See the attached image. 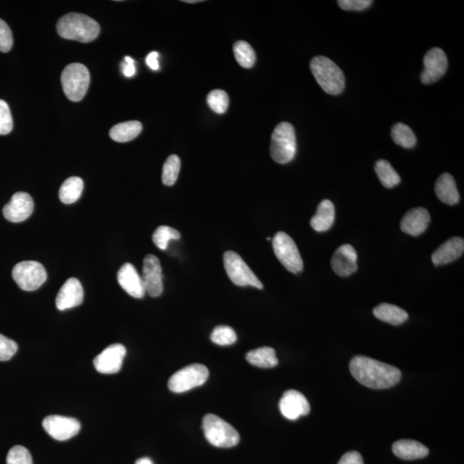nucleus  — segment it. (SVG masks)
Returning a JSON list of instances; mask_svg holds the SVG:
<instances>
[{"label":"nucleus","mask_w":464,"mask_h":464,"mask_svg":"<svg viewBox=\"0 0 464 464\" xmlns=\"http://www.w3.org/2000/svg\"><path fill=\"white\" fill-rule=\"evenodd\" d=\"M350 371L358 382L376 390L395 386L401 378L398 368L366 356L354 357L350 362Z\"/></svg>","instance_id":"f257e3e1"},{"label":"nucleus","mask_w":464,"mask_h":464,"mask_svg":"<svg viewBox=\"0 0 464 464\" xmlns=\"http://www.w3.org/2000/svg\"><path fill=\"white\" fill-rule=\"evenodd\" d=\"M58 34L65 39L86 43L94 41L99 35L97 21L86 15L69 14L62 16L57 23Z\"/></svg>","instance_id":"f03ea898"},{"label":"nucleus","mask_w":464,"mask_h":464,"mask_svg":"<svg viewBox=\"0 0 464 464\" xmlns=\"http://www.w3.org/2000/svg\"><path fill=\"white\" fill-rule=\"evenodd\" d=\"M309 66L313 76L326 93L337 96L344 91V73L330 58L324 56L313 58Z\"/></svg>","instance_id":"7ed1b4c3"},{"label":"nucleus","mask_w":464,"mask_h":464,"mask_svg":"<svg viewBox=\"0 0 464 464\" xmlns=\"http://www.w3.org/2000/svg\"><path fill=\"white\" fill-rule=\"evenodd\" d=\"M202 428L207 441L219 448H232L240 441L237 431L228 422L212 413L204 417Z\"/></svg>","instance_id":"20e7f679"},{"label":"nucleus","mask_w":464,"mask_h":464,"mask_svg":"<svg viewBox=\"0 0 464 464\" xmlns=\"http://www.w3.org/2000/svg\"><path fill=\"white\" fill-rule=\"evenodd\" d=\"M297 152L296 135L294 126L282 123L274 128L271 138L270 153L278 164L286 165L294 160Z\"/></svg>","instance_id":"39448f33"},{"label":"nucleus","mask_w":464,"mask_h":464,"mask_svg":"<svg viewBox=\"0 0 464 464\" xmlns=\"http://www.w3.org/2000/svg\"><path fill=\"white\" fill-rule=\"evenodd\" d=\"M91 81L89 70L79 63L70 64L61 75L62 87L71 101L79 102L85 98Z\"/></svg>","instance_id":"423d86ee"},{"label":"nucleus","mask_w":464,"mask_h":464,"mask_svg":"<svg viewBox=\"0 0 464 464\" xmlns=\"http://www.w3.org/2000/svg\"><path fill=\"white\" fill-rule=\"evenodd\" d=\"M273 249L276 257L291 273L298 274L304 269V262L298 247L287 233L279 232L273 238Z\"/></svg>","instance_id":"0eeeda50"},{"label":"nucleus","mask_w":464,"mask_h":464,"mask_svg":"<svg viewBox=\"0 0 464 464\" xmlns=\"http://www.w3.org/2000/svg\"><path fill=\"white\" fill-rule=\"evenodd\" d=\"M208 377L209 371L207 366L202 364H192L171 376L168 387L174 393L187 392L192 388L202 386L207 382Z\"/></svg>","instance_id":"6e6552de"},{"label":"nucleus","mask_w":464,"mask_h":464,"mask_svg":"<svg viewBox=\"0 0 464 464\" xmlns=\"http://www.w3.org/2000/svg\"><path fill=\"white\" fill-rule=\"evenodd\" d=\"M225 271L230 279L238 287L250 286L262 289L263 285L257 276L249 269L239 254L229 250L224 254Z\"/></svg>","instance_id":"1a4fd4ad"},{"label":"nucleus","mask_w":464,"mask_h":464,"mask_svg":"<svg viewBox=\"0 0 464 464\" xmlns=\"http://www.w3.org/2000/svg\"><path fill=\"white\" fill-rule=\"evenodd\" d=\"M12 278L21 289L32 292L38 289L47 281V272L38 262L25 261L14 267Z\"/></svg>","instance_id":"9d476101"},{"label":"nucleus","mask_w":464,"mask_h":464,"mask_svg":"<svg viewBox=\"0 0 464 464\" xmlns=\"http://www.w3.org/2000/svg\"><path fill=\"white\" fill-rule=\"evenodd\" d=\"M46 432L54 440L65 441L77 435L81 429V422L75 418L62 416H49L43 421Z\"/></svg>","instance_id":"9b49d317"},{"label":"nucleus","mask_w":464,"mask_h":464,"mask_svg":"<svg viewBox=\"0 0 464 464\" xmlns=\"http://www.w3.org/2000/svg\"><path fill=\"white\" fill-rule=\"evenodd\" d=\"M424 70L421 81L424 85H431L440 79L448 68L446 54L440 48L430 49L424 56Z\"/></svg>","instance_id":"f8f14e48"},{"label":"nucleus","mask_w":464,"mask_h":464,"mask_svg":"<svg viewBox=\"0 0 464 464\" xmlns=\"http://www.w3.org/2000/svg\"><path fill=\"white\" fill-rule=\"evenodd\" d=\"M142 282L145 291L153 298L160 297L164 291L162 267L160 260L153 254H148L144 259Z\"/></svg>","instance_id":"ddd939ff"},{"label":"nucleus","mask_w":464,"mask_h":464,"mask_svg":"<svg viewBox=\"0 0 464 464\" xmlns=\"http://www.w3.org/2000/svg\"><path fill=\"white\" fill-rule=\"evenodd\" d=\"M127 350L123 345L116 344L108 346L94 359L96 370L103 374L118 373L123 366Z\"/></svg>","instance_id":"4468645a"},{"label":"nucleus","mask_w":464,"mask_h":464,"mask_svg":"<svg viewBox=\"0 0 464 464\" xmlns=\"http://www.w3.org/2000/svg\"><path fill=\"white\" fill-rule=\"evenodd\" d=\"M34 210V202L25 192H18L3 208V215L12 223H21L29 218Z\"/></svg>","instance_id":"2eb2a0df"},{"label":"nucleus","mask_w":464,"mask_h":464,"mask_svg":"<svg viewBox=\"0 0 464 464\" xmlns=\"http://www.w3.org/2000/svg\"><path fill=\"white\" fill-rule=\"evenodd\" d=\"M279 411L288 420H298L300 416L309 415L311 406L306 397L298 391L290 390L284 393L279 401Z\"/></svg>","instance_id":"dca6fc26"},{"label":"nucleus","mask_w":464,"mask_h":464,"mask_svg":"<svg viewBox=\"0 0 464 464\" xmlns=\"http://www.w3.org/2000/svg\"><path fill=\"white\" fill-rule=\"evenodd\" d=\"M358 254L352 245L344 244L336 250L331 260L332 269L341 277H348L358 269Z\"/></svg>","instance_id":"f3484780"},{"label":"nucleus","mask_w":464,"mask_h":464,"mask_svg":"<svg viewBox=\"0 0 464 464\" xmlns=\"http://www.w3.org/2000/svg\"><path fill=\"white\" fill-rule=\"evenodd\" d=\"M83 289L81 282L76 278H70L58 291L56 297V307L66 311L78 306L83 303Z\"/></svg>","instance_id":"a211bd4d"},{"label":"nucleus","mask_w":464,"mask_h":464,"mask_svg":"<svg viewBox=\"0 0 464 464\" xmlns=\"http://www.w3.org/2000/svg\"><path fill=\"white\" fill-rule=\"evenodd\" d=\"M120 286L128 294L135 299L144 298L145 291L142 278L135 266L125 263L117 274Z\"/></svg>","instance_id":"6ab92c4d"},{"label":"nucleus","mask_w":464,"mask_h":464,"mask_svg":"<svg viewBox=\"0 0 464 464\" xmlns=\"http://www.w3.org/2000/svg\"><path fill=\"white\" fill-rule=\"evenodd\" d=\"M430 213L423 207H416L409 210L401 221V229L411 236H419L428 227Z\"/></svg>","instance_id":"aec40b11"},{"label":"nucleus","mask_w":464,"mask_h":464,"mask_svg":"<svg viewBox=\"0 0 464 464\" xmlns=\"http://www.w3.org/2000/svg\"><path fill=\"white\" fill-rule=\"evenodd\" d=\"M464 252V240L462 237H451L441 244L432 254L434 265L441 266L458 260Z\"/></svg>","instance_id":"412c9836"},{"label":"nucleus","mask_w":464,"mask_h":464,"mask_svg":"<svg viewBox=\"0 0 464 464\" xmlns=\"http://www.w3.org/2000/svg\"><path fill=\"white\" fill-rule=\"evenodd\" d=\"M393 453L397 458L403 460L424 458L429 454L428 447L421 443L411 440H401L392 445Z\"/></svg>","instance_id":"4be33fe9"},{"label":"nucleus","mask_w":464,"mask_h":464,"mask_svg":"<svg viewBox=\"0 0 464 464\" xmlns=\"http://www.w3.org/2000/svg\"><path fill=\"white\" fill-rule=\"evenodd\" d=\"M435 193L443 203L453 206L458 203L460 195L455 180L449 173H445L438 178L435 183Z\"/></svg>","instance_id":"5701e85b"},{"label":"nucleus","mask_w":464,"mask_h":464,"mask_svg":"<svg viewBox=\"0 0 464 464\" xmlns=\"http://www.w3.org/2000/svg\"><path fill=\"white\" fill-rule=\"evenodd\" d=\"M336 210L332 202L324 200L317 207L316 213L311 220V225L317 232L329 231L334 223Z\"/></svg>","instance_id":"b1692460"},{"label":"nucleus","mask_w":464,"mask_h":464,"mask_svg":"<svg viewBox=\"0 0 464 464\" xmlns=\"http://www.w3.org/2000/svg\"><path fill=\"white\" fill-rule=\"evenodd\" d=\"M373 314L378 319L395 326L403 324L408 319L407 311L391 304L378 305L373 309Z\"/></svg>","instance_id":"393cba45"},{"label":"nucleus","mask_w":464,"mask_h":464,"mask_svg":"<svg viewBox=\"0 0 464 464\" xmlns=\"http://www.w3.org/2000/svg\"><path fill=\"white\" fill-rule=\"evenodd\" d=\"M246 359L250 365L259 368H273L278 365L279 361L276 357L275 350L269 346H263L249 351L246 354Z\"/></svg>","instance_id":"a878e982"},{"label":"nucleus","mask_w":464,"mask_h":464,"mask_svg":"<svg viewBox=\"0 0 464 464\" xmlns=\"http://www.w3.org/2000/svg\"><path fill=\"white\" fill-rule=\"evenodd\" d=\"M141 131L142 125L140 121L130 120L115 125L111 128L110 135L113 140L125 143L135 140Z\"/></svg>","instance_id":"bb28decb"},{"label":"nucleus","mask_w":464,"mask_h":464,"mask_svg":"<svg viewBox=\"0 0 464 464\" xmlns=\"http://www.w3.org/2000/svg\"><path fill=\"white\" fill-rule=\"evenodd\" d=\"M83 189V182L81 177H70L62 184L58 196L64 204H73L81 198Z\"/></svg>","instance_id":"cd10ccee"},{"label":"nucleus","mask_w":464,"mask_h":464,"mask_svg":"<svg viewBox=\"0 0 464 464\" xmlns=\"http://www.w3.org/2000/svg\"><path fill=\"white\" fill-rule=\"evenodd\" d=\"M375 171L383 185L392 189L401 182L400 175L386 160H378L375 165Z\"/></svg>","instance_id":"c85d7f7f"},{"label":"nucleus","mask_w":464,"mask_h":464,"mask_svg":"<svg viewBox=\"0 0 464 464\" xmlns=\"http://www.w3.org/2000/svg\"><path fill=\"white\" fill-rule=\"evenodd\" d=\"M391 137L396 145L401 148L411 149L416 145V137L411 128L406 124L396 123L391 129Z\"/></svg>","instance_id":"c756f323"},{"label":"nucleus","mask_w":464,"mask_h":464,"mask_svg":"<svg viewBox=\"0 0 464 464\" xmlns=\"http://www.w3.org/2000/svg\"><path fill=\"white\" fill-rule=\"evenodd\" d=\"M234 56L242 68H252L257 60L256 53L247 41H238L233 46Z\"/></svg>","instance_id":"7c9ffc66"},{"label":"nucleus","mask_w":464,"mask_h":464,"mask_svg":"<svg viewBox=\"0 0 464 464\" xmlns=\"http://www.w3.org/2000/svg\"><path fill=\"white\" fill-rule=\"evenodd\" d=\"M181 169V160L177 155H170L163 167L162 181L166 186H173Z\"/></svg>","instance_id":"2f4dec72"},{"label":"nucleus","mask_w":464,"mask_h":464,"mask_svg":"<svg viewBox=\"0 0 464 464\" xmlns=\"http://www.w3.org/2000/svg\"><path fill=\"white\" fill-rule=\"evenodd\" d=\"M181 237V234L172 227L162 225L154 232L153 240L154 244L161 250H165L170 240H177Z\"/></svg>","instance_id":"473e14b6"},{"label":"nucleus","mask_w":464,"mask_h":464,"mask_svg":"<svg viewBox=\"0 0 464 464\" xmlns=\"http://www.w3.org/2000/svg\"><path fill=\"white\" fill-rule=\"evenodd\" d=\"M208 106L217 114H224L229 106V97L227 92L221 90L212 91L207 98Z\"/></svg>","instance_id":"72a5a7b5"},{"label":"nucleus","mask_w":464,"mask_h":464,"mask_svg":"<svg viewBox=\"0 0 464 464\" xmlns=\"http://www.w3.org/2000/svg\"><path fill=\"white\" fill-rule=\"evenodd\" d=\"M237 336L234 329L229 326L221 325L213 329L211 340L220 346H229L235 344Z\"/></svg>","instance_id":"f704fd0d"},{"label":"nucleus","mask_w":464,"mask_h":464,"mask_svg":"<svg viewBox=\"0 0 464 464\" xmlns=\"http://www.w3.org/2000/svg\"><path fill=\"white\" fill-rule=\"evenodd\" d=\"M6 464H33L29 451L22 445H16L8 453Z\"/></svg>","instance_id":"c9c22d12"},{"label":"nucleus","mask_w":464,"mask_h":464,"mask_svg":"<svg viewBox=\"0 0 464 464\" xmlns=\"http://www.w3.org/2000/svg\"><path fill=\"white\" fill-rule=\"evenodd\" d=\"M14 128V121L8 104L0 100V135H6Z\"/></svg>","instance_id":"e433bc0d"},{"label":"nucleus","mask_w":464,"mask_h":464,"mask_svg":"<svg viewBox=\"0 0 464 464\" xmlns=\"http://www.w3.org/2000/svg\"><path fill=\"white\" fill-rule=\"evenodd\" d=\"M18 344L11 339L0 334V361H8L18 352Z\"/></svg>","instance_id":"4c0bfd02"},{"label":"nucleus","mask_w":464,"mask_h":464,"mask_svg":"<svg viewBox=\"0 0 464 464\" xmlns=\"http://www.w3.org/2000/svg\"><path fill=\"white\" fill-rule=\"evenodd\" d=\"M14 45V38L9 26L5 21L0 19V51L9 52Z\"/></svg>","instance_id":"58836bf2"},{"label":"nucleus","mask_w":464,"mask_h":464,"mask_svg":"<svg viewBox=\"0 0 464 464\" xmlns=\"http://www.w3.org/2000/svg\"><path fill=\"white\" fill-rule=\"evenodd\" d=\"M339 6L344 11H364L371 6V0H339Z\"/></svg>","instance_id":"ea45409f"},{"label":"nucleus","mask_w":464,"mask_h":464,"mask_svg":"<svg viewBox=\"0 0 464 464\" xmlns=\"http://www.w3.org/2000/svg\"><path fill=\"white\" fill-rule=\"evenodd\" d=\"M337 464H364L363 458L357 451H349L342 455Z\"/></svg>","instance_id":"a19ab883"},{"label":"nucleus","mask_w":464,"mask_h":464,"mask_svg":"<svg viewBox=\"0 0 464 464\" xmlns=\"http://www.w3.org/2000/svg\"><path fill=\"white\" fill-rule=\"evenodd\" d=\"M121 69L125 76L131 78L135 76L136 73L135 62L131 57H125V61L121 65Z\"/></svg>","instance_id":"79ce46f5"},{"label":"nucleus","mask_w":464,"mask_h":464,"mask_svg":"<svg viewBox=\"0 0 464 464\" xmlns=\"http://www.w3.org/2000/svg\"><path fill=\"white\" fill-rule=\"evenodd\" d=\"M146 64L149 68L153 71H158L160 69V63H158V53L152 52L148 54V56L146 57Z\"/></svg>","instance_id":"37998d69"},{"label":"nucleus","mask_w":464,"mask_h":464,"mask_svg":"<svg viewBox=\"0 0 464 464\" xmlns=\"http://www.w3.org/2000/svg\"><path fill=\"white\" fill-rule=\"evenodd\" d=\"M135 464H153L152 460L148 458H142L138 459Z\"/></svg>","instance_id":"c03bdc74"},{"label":"nucleus","mask_w":464,"mask_h":464,"mask_svg":"<svg viewBox=\"0 0 464 464\" xmlns=\"http://www.w3.org/2000/svg\"><path fill=\"white\" fill-rule=\"evenodd\" d=\"M183 2L194 4V3H200V2H202V0H183Z\"/></svg>","instance_id":"a18cd8bd"},{"label":"nucleus","mask_w":464,"mask_h":464,"mask_svg":"<svg viewBox=\"0 0 464 464\" xmlns=\"http://www.w3.org/2000/svg\"><path fill=\"white\" fill-rule=\"evenodd\" d=\"M267 241H270V240H271V237H267Z\"/></svg>","instance_id":"49530a36"}]
</instances>
